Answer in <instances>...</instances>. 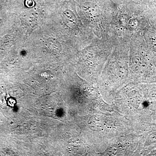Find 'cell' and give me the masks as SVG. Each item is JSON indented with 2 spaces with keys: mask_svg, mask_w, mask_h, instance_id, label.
<instances>
[{
  "mask_svg": "<svg viewBox=\"0 0 156 156\" xmlns=\"http://www.w3.org/2000/svg\"><path fill=\"white\" fill-rule=\"evenodd\" d=\"M153 23L144 6L140 3H129L118 6L117 12L111 24L108 36L115 44L129 42L143 35Z\"/></svg>",
  "mask_w": 156,
  "mask_h": 156,
  "instance_id": "obj_1",
  "label": "cell"
},
{
  "mask_svg": "<svg viewBox=\"0 0 156 156\" xmlns=\"http://www.w3.org/2000/svg\"><path fill=\"white\" fill-rule=\"evenodd\" d=\"M95 38L108 37L111 24L118 5L112 0H76Z\"/></svg>",
  "mask_w": 156,
  "mask_h": 156,
  "instance_id": "obj_2",
  "label": "cell"
},
{
  "mask_svg": "<svg viewBox=\"0 0 156 156\" xmlns=\"http://www.w3.org/2000/svg\"><path fill=\"white\" fill-rule=\"evenodd\" d=\"M129 55L135 77L142 81H156V55L147 48L143 36L130 41Z\"/></svg>",
  "mask_w": 156,
  "mask_h": 156,
  "instance_id": "obj_3",
  "label": "cell"
},
{
  "mask_svg": "<svg viewBox=\"0 0 156 156\" xmlns=\"http://www.w3.org/2000/svg\"><path fill=\"white\" fill-rule=\"evenodd\" d=\"M75 3L72 1L67 2V7L62 12V17L67 26L72 29H76L78 27L77 16L75 12Z\"/></svg>",
  "mask_w": 156,
  "mask_h": 156,
  "instance_id": "obj_4",
  "label": "cell"
},
{
  "mask_svg": "<svg viewBox=\"0 0 156 156\" xmlns=\"http://www.w3.org/2000/svg\"><path fill=\"white\" fill-rule=\"evenodd\" d=\"M140 4L144 6L152 22L156 23V0H141Z\"/></svg>",
  "mask_w": 156,
  "mask_h": 156,
  "instance_id": "obj_5",
  "label": "cell"
},
{
  "mask_svg": "<svg viewBox=\"0 0 156 156\" xmlns=\"http://www.w3.org/2000/svg\"><path fill=\"white\" fill-rule=\"evenodd\" d=\"M48 47L53 50H62L61 45L59 42L57 41L56 39L51 38L48 40Z\"/></svg>",
  "mask_w": 156,
  "mask_h": 156,
  "instance_id": "obj_6",
  "label": "cell"
},
{
  "mask_svg": "<svg viewBox=\"0 0 156 156\" xmlns=\"http://www.w3.org/2000/svg\"><path fill=\"white\" fill-rule=\"evenodd\" d=\"M117 5L129 3H140L141 0H112Z\"/></svg>",
  "mask_w": 156,
  "mask_h": 156,
  "instance_id": "obj_7",
  "label": "cell"
}]
</instances>
